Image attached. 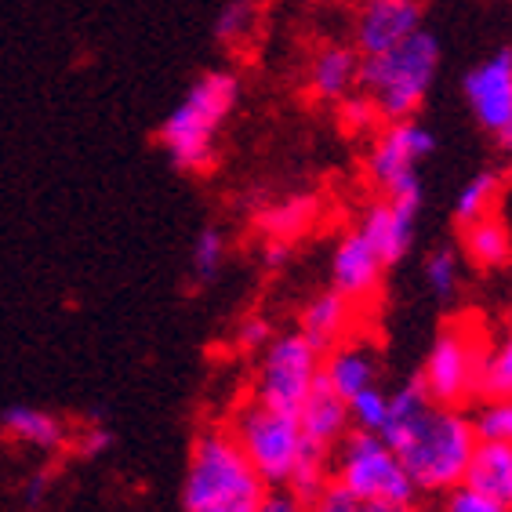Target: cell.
<instances>
[{"label":"cell","mask_w":512,"mask_h":512,"mask_svg":"<svg viewBox=\"0 0 512 512\" xmlns=\"http://www.w3.org/2000/svg\"><path fill=\"white\" fill-rule=\"evenodd\" d=\"M382 440L400 454L418 494H447L465 483L480 444L473 418L462 407L433 404L418 375L389 389V422Z\"/></svg>","instance_id":"6da1fadb"},{"label":"cell","mask_w":512,"mask_h":512,"mask_svg":"<svg viewBox=\"0 0 512 512\" xmlns=\"http://www.w3.org/2000/svg\"><path fill=\"white\" fill-rule=\"evenodd\" d=\"M240 106V77L233 69H207L171 106L157 131L160 149L186 175H204L215 164L218 135Z\"/></svg>","instance_id":"7a4b0ae2"},{"label":"cell","mask_w":512,"mask_h":512,"mask_svg":"<svg viewBox=\"0 0 512 512\" xmlns=\"http://www.w3.org/2000/svg\"><path fill=\"white\" fill-rule=\"evenodd\" d=\"M266 494V480L247 462L226 425L200 429L189 447L182 512H258Z\"/></svg>","instance_id":"3957f363"},{"label":"cell","mask_w":512,"mask_h":512,"mask_svg":"<svg viewBox=\"0 0 512 512\" xmlns=\"http://www.w3.org/2000/svg\"><path fill=\"white\" fill-rule=\"evenodd\" d=\"M436 73H440V40L429 30H418L404 44L364 59L360 95L389 124L411 120L436 84Z\"/></svg>","instance_id":"277c9868"},{"label":"cell","mask_w":512,"mask_h":512,"mask_svg":"<svg viewBox=\"0 0 512 512\" xmlns=\"http://www.w3.org/2000/svg\"><path fill=\"white\" fill-rule=\"evenodd\" d=\"M331 483L349 491L360 502L375 505H414L418 487L404 469L400 454L385 444L382 436L349 429L331 458Z\"/></svg>","instance_id":"5b68a950"},{"label":"cell","mask_w":512,"mask_h":512,"mask_svg":"<svg viewBox=\"0 0 512 512\" xmlns=\"http://www.w3.org/2000/svg\"><path fill=\"white\" fill-rule=\"evenodd\" d=\"M226 429L247 454V462L255 465V473L266 480L269 491L276 487H291V476L298 469V454H302V429H298V414L276 411V407L258 404V400H240L229 414Z\"/></svg>","instance_id":"8992f818"},{"label":"cell","mask_w":512,"mask_h":512,"mask_svg":"<svg viewBox=\"0 0 512 512\" xmlns=\"http://www.w3.org/2000/svg\"><path fill=\"white\" fill-rule=\"evenodd\" d=\"M324 375V353L302 331H280L255 360L251 400L276 411L298 414Z\"/></svg>","instance_id":"52a82bcc"},{"label":"cell","mask_w":512,"mask_h":512,"mask_svg":"<svg viewBox=\"0 0 512 512\" xmlns=\"http://www.w3.org/2000/svg\"><path fill=\"white\" fill-rule=\"evenodd\" d=\"M487 345L491 342L473 320H454L440 327L418 371V382L425 385L433 404L465 407L473 396H480V367Z\"/></svg>","instance_id":"ba28073f"},{"label":"cell","mask_w":512,"mask_h":512,"mask_svg":"<svg viewBox=\"0 0 512 512\" xmlns=\"http://www.w3.org/2000/svg\"><path fill=\"white\" fill-rule=\"evenodd\" d=\"M433 153L436 138L422 120H393V124H385V131L375 138V146L367 153V175L382 193H393V189L422 182L418 168Z\"/></svg>","instance_id":"9c48e42d"},{"label":"cell","mask_w":512,"mask_h":512,"mask_svg":"<svg viewBox=\"0 0 512 512\" xmlns=\"http://www.w3.org/2000/svg\"><path fill=\"white\" fill-rule=\"evenodd\" d=\"M418 215H422V182L382 193V200H375L364 211L360 229L378 247L385 266H396V262H404L411 255L414 237H418Z\"/></svg>","instance_id":"30bf717a"},{"label":"cell","mask_w":512,"mask_h":512,"mask_svg":"<svg viewBox=\"0 0 512 512\" xmlns=\"http://www.w3.org/2000/svg\"><path fill=\"white\" fill-rule=\"evenodd\" d=\"M425 19L422 0H360L353 22V48L371 59L382 51L404 44L407 37H414Z\"/></svg>","instance_id":"8fae6325"},{"label":"cell","mask_w":512,"mask_h":512,"mask_svg":"<svg viewBox=\"0 0 512 512\" xmlns=\"http://www.w3.org/2000/svg\"><path fill=\"white\" fill-rule=\"evenodd\" d=\"M462 95L473 109L476 124L498 135L512 117V48H498L494 55L476 62L462 80Z\"/></svg>","instance_id":"7c38bea8"},{"label":"cell","mask_w":512,"mask_h":512,"mask_svg":"<svg viewBox=\"0 0 512 512\" xmlns=\"http://www.w3.org/2000/svg\"><path fill=\"white\" fill-rule=\"evenodd\" d=\"M385 269H389L385 258L378 255V247L360 226L349 229L331 251V287L349 298L353 306H364L382 291Z\"/></svg>","instance_id":"4fadbf2b"},{"label":"cell","mask_w":512,"mask_h":512,"mask_svg":"<svg viewBox=\"0 0 512 512\" xmlns=\"http://www.w3.org/2000/svg\"><path fill=\"white\" fill-rule=\"evenodd\" d=\"M324 382L342 396L345 404L371 385H382V360L375 342L367 338H342L324 353Z\"/></svg>","instance_id":"5bb4252c"},{"label":"cell","mask_w":512,"mask_h":512,"mask_svg":"<svg viewBox=\"0 0 512 512\" xmlns=\"http://www.w3.org/2000/svg\"><path fill=\"white\" fill-rule=\"evenodd\" d=\"M360 69H364V55L353 44H327L309 62V95L320 102H338L342 106L345 99H353L360 91Z\"/></svg>","instance_id":"9a60e30c"},{"label":"cell","mask_w":512,"mask_h":512,"mask_svg":"<svg viewBox=\"0 0 512 512\" xmlns=\"http://www.w3.org/2000/svg\"><path fill=\"white\" fill-rule=\"evenodd\" d=\"M0 436L11 440V444L30 447V451L55 454V451H62V447H69L73 429L62 422L59 414L44 411V407L11 404L0 411Z\"/></svg>","instance_id":"2e32d148"},{"label":"cell","mask_w":512,"mask_h":512,"mask_svg":"<svg viewBox=\"0 0 512 512\" xmlns=\"http://www.w3.org/2000/svg\"><path fill=\"white\" fill-rule=\"evenodd\" d=\"M298 429H302V440L313 447H324V451H335L345 440V433L353 429V414L342 396L324 382H316V389L309 393V400L298 407Z\"/></svg>","instance_id":"e0dca14e"},{"label":"cell","mask_w":512,"mask_h":512,"mask_svg":"<svg viewBox=\"0 0 512 512\" xmlns=\"http://www.w3.org/2000/svg\"><path fill=\"white\" fill-rule=\"evenodd\" d=\"M356 306L345 295H338L335 287H327L320 295H313L298 313V331L309 338V342L327 353L331 345H338L342 338H349V327H353Z\"/></svg>","instance_id":"ac0fdd59"},{"label":"cell","mask_w":512,"mask_h":512,"mask_svg":"<svg viewBox=\"0 0 512 512\" xmlns=\"http://www.w3.org/2000/svg\"><path fill=\"white\" fill-rule=\"evenodd\" d=\"M462 229V244H458V251H462V258L469 262V266L483 269V273H494V269H505L512 262V247H509V237H505L502 222L491 215L483 218H473V222H465Z\"/></svg>","instance_id":"d6986e66"},{"label":"cell","mask_w":512,"mask_h":512,"mask_svg":"<svg viewBox=\"0 0 512 512\" xmlns=\"http://www.w3.org/2000/svg\"><path fill=\"white\" fill-rule=\"evenodd\" d=\"M465 483L476 487L480 494H487V498H494V502H502L505 509H512V447L476 444Z\"/></svg>","instance_id":"ffe728a7"},{"label":"cell","mask_w":512,"mask_h":512,"mask_svg":"<svg viewBox=\"0 0 512 512\" xmlns=\"http://www.w3.org/2000/svg\"><path fill=\"white\" fill-rule=\"evenodd\" d=\"M316 215V200L313 197H287L273 200L255 215V226L266 233V240H284L291 244L295 237H302Z\"/></svg>","instance_id":"44dd1931"},{"label":"cell","mask_w":512,"mask_h":512,"mask_svg":"<svg viewBox=\"0 0 512 512\" xmlns=\"http://www.w3.org/2000/svg\"><path fill=\"white\" fill-rule=\"evenodd\" d=\"M498 189H502V175H494V171H476L469 182H462V189L454 193V204H451L454 226H465L473 218L491 215Z\"/></svg>","instance_id":"7402d4cb"},{"label":"cell","mask_w":512,"mask_h":512,"mask_svg":"<svg viewBox=\"0 0 512 512\" xmlns=\"http://www.w3.org/2000/svg\"><path fill=\"white\" fill-rule=\"evenodd\" d=\"M480 400H512V327L483 353Z\"/></svg>","instance_id":"603a6c76"},{"label":"cell","mask_w":512,"mask_h":512,"mask_svg":"<svg viewBox=\"0 0 512 512\" xmlns=\"http://www.w3.org/2000/svg\"><path fill=\"white\" fill-rule=\"evenodd\" d=\"M226 266V233L218 226H204L189 247V280L197 287L211 284Z\"/></svg>","instance_id":"cb8c5ba5"},{"label":"cell","mask_w":512,"mask_h":512,"mask_svg":"<svg viewBox=\"0 0 512 512\" xmlns=\"http://www.w3.org/2000/svg\"><path fill=\"white\" fill-rule=\"evenodd\" d=\"M462 251L451 244H440L429 251L422 266V276H425V287L433 291V298H451L458 291V280H462Z\"/></svg>","instance_id":"d4e9b609"},{"label":"cell","mask_w":512,"mask_h":512,"mask_svg":"<svg viewBox=\"0 0 512 512\" xmlns=\"http://www.w3.org/2000/svg\"><path fill=\"white\" fill-rule=\"evenodd\" d=\"M258 26V4L255 0H226L215 15V40L218 44H240L251 37V30Z\"/></svg>","instance_id":"484cf974"},{"label":"cell","mask_w":512,"mask_h":512,"mask_svg":"<svg viewBox=\"0 0 512 512\" xmlns=\"http://www.w3.org/2000/svg\"><path fill=\"white\" fill-rule=\"evenodd\" d=\"M469 418H473V429L480 444L512 447V400H483Z\"/></svg>","instance_id":"4316f807"},{"label":"cell","mask_w":512,"mask_h":512,"mask_svg":"<svg viewBox=\"0 0 512 512\" xmlns=\"http://www.w3.org/2000/svg\"><path fill=\"white\" fill-rule=\"evenodd\" d=\"M349 414H353V429L382 436L385 422H389V389L385 385H371L360 396L349 400Z\"/></svg>","instance_id":"83f0119b"},{"label":"cell","mask_w":512,"mask_h":512,"mask_svg":"<svg viewBox=\"0 0 512 512\" xmlns=\"http://www.w3.org/2000/svg\"><path fill=\"white\" fill-rule=\"evenodd\" d=\"M313 512H422L418 505H375V502H360L349 491H342L338 483H327L320 498L313 502Z\"/></svg>","instance_id":"f1b7e54d"},{"label":"cell","mask_w":512,"mask_h":512,"mask_svg":"<svg viewBox=\"0 0 512 512\" xmlns=\"http://www.w3.org/2000/svg\"><path fill=\"white\" fill-rule=\"evenodd\" d=\"M73 447H77L80 458H102V454L113 447V429H109V422L102 418V411H91L84 422H80V429L73 433Z\"/></svg>","instance_id":"f546056e"},{"label":"cell","mask_w":512,"mask_h":512,"mask_svg":"<svg viewBox=\"0 0 512 512\" xmlns=\"http://www.w3.org/2000/svg\"><path fill=\"white\" fill-rule=\"evenodd\" d=\"M440 512H512V509H505L502 502L480 494L476 487H469V483H458L454 491L444 494V509Z\"/></svg>","instance_id":"4dcf8cb0"},{"label":"cell","mask_w":512,"mask_h":512,"mask_svg":"<svg viewBox=\"0 0 512 512\" xmlns=\"http://www.w3.org/2000/svg\"><path fill=\"white\" fill-rule=\"evenodd\" d=\"M273 335L276 331L269 327L266 316H244L237 324V331H233V345H237L240 353H262Z\"/></svg>","instance_id":"1f68e13d"},{"label":"cell","mask_w":512,"mask_h":512,"mask_svg":"<svg viewBox=\"0 0 512 512\" xmlns=\"http://www.w3.org/2000/svg\"><path fill=\"white\" fill-rule=\"evenodd\" d=\"M258 512H313V502L298 498V494L287 491V487H276V491L266 494V502H262Z\"/></svg>","instance_id":"d6a6232c"},{"label":"cell","mask_w":512,"mask_h":512,"mask_svg":"<svg viewBox=\"0 0 512 512\" xmlns=\"http://www.w3.org/2000/svg\"><path fill=\"white\" fill-rule=\"evenodd\" d=\"M494 218L502 222L505 237H509V247H512V168H509V175H502V189H498V200H494Z\"/></svg>","instance_id":"836d02e7"},{"label":"cell","mask_w":512,"mask_h":512,"mask_svg":"<svg viewBox=\"0 0 512 512\" xmlns=\"http://www.w3.org/2000/svg\"><path fill=\"white\" fill-rule=\"evenodd\" d=\"M48 491H51V473L48 469H37V473L26 480V487H22V502L30 505V509H40L44 498H48Z\"/></svg>","instance_id":"e575fe53"},{"label":"cell","mask_w":512,"mask_h":512,"mask_svg":"<svg viewBox=\"0 0 512 512\" xmlns=\"http://www.w3.org/2000/svg\"><path fill=\"white\" fill-rule=\"evenodd\" d=\"M266 266L269 269H280L287 266V258H291V244H284V240H266Z\"/></svg>","instance_id":"d590c367"},{"label":"cell","mask_w":512,"mask_h":512,"mask_svg":"<svg viewBox=\"0 0 512 512\" xmlns=\"http://www.w3.org/2000/svg\"><path fill=\"white\" fill-rule=\"evenodd\" d=\"M498 146H502L505 153H512V117L505 120V128L498 131Z\"/></svg>","instance_id":"8d00e7d4"}]
</instances>
